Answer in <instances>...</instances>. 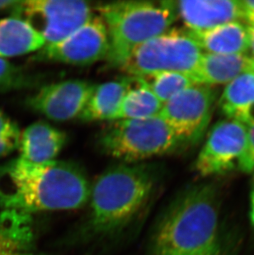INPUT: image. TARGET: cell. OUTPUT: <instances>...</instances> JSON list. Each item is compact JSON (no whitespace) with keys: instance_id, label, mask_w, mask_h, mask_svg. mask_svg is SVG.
<instances>
[{"instance_id":"6da1fadb","label":"cell","mask_w":254,"mask_h":255,"mask_svg":"<svg viewBox=\"0 0 254 255\" xmlns=\"http://www.w3.org/2000/svg\"><path fill=\"white\" fill-rule=\"evenodd\" d=\"M90 183L74 162L33 164L17 158L0 165V207L34 212L81 208L89 202Z\"/></svg>"},{"instance_id":"7a4b0ae2","label":"cell","mask_w":254,"mask_h":255,"mask_svg":"<svg viewBox=\"0 0 254 255\" xmlns=\"http://www.w3.org/2000/svg\"><path fill=\"white\" fill-rule=\"evenodd\" d=\"M158 181V172L149 164L108 168L90 187L84 236L103 241L125 233L148 212Z\"/></svg>"},{"instance_id":"3957f363","label":"cell","mask_w":254,"mask_h":255,"mask_svg":"<svg viewBox=\"0 0 254 255\" xmlns=\"http://www.w3.org/2000/svg\"><path fill=\"white\" fill-rule=\"evenodd\" d=\"M221 201L212 183L188 186L171 202L153 229V255H208L226 246Z\"/></svg>"},{"instance_id":"277c9868","label":"cell","mask_w":254,"mask_h":255,"mask_svg":"<svg viewBox=\"0 0 254 255\" xmlns=\"http://www.w3.org/2000/svg\"><path fill=\"white\" fill-rule=\"evenodd\" d=\"M109 39L106 60L118 67L129 52L164 33L178 17L173 1H121L97 7Z\"/></svg>"},{"instance_id":"5b68a950","label":"cell","mask_w":254,"mask_h":255,"mask_svg":"<svg viewBox=\"0 0 254 255\" xmlns=\"http://www.w3.org/2000/svg\"><path fill=\"white\" fill-rule=\"evenodd\" d=\"M101 151L125 164H137L178 149V138L160 118L113 121L99 138Z\"/></svg>"},{"instance_id":"8992f818","label":"cell","mask_w":254,"mask_h":255,"mask_svg":"<svg viewBox=\"0 0 254 255\" xmlns=\"http://www.w3.org/2000/svg\"><path fill=\"white\" fill-rule=\"evenodd\" d=\"M203 51L187 30L168 29L129 52L118 67L129 76L156 72H177L191 75Z\"/></svg>"},{"instance_id":"52a82bcc","label":"cell","mask_w":254,"mask_h":255,"mask_svg":"<svg viewBox=\"0 0 254 255\" xmlns=\"http://www.w3.org/2000/svg\"><path fill=\"white\" fill-rule=\"evenodd\" d=\"M12 12L26 21L45 45L59 42L94 17L90 5L80 0L18 1Z\"/></svg>"},{"instance_id":"ba28073f","label":"cell","mask_w":254,"mask_h":255,"mask_svg":"<svg viewBox=\"0 0 254 255\" xmlns=\"http://www.w3.org/2000/svg\"><path fill=\"white\" fill-rule=\"evenodd\" d=\"M216 99V91L211 86L192 85L163 104L159 116L181 145L196 144L209 125Z\"/></svg>"},{"instance_id":"9c48e42d","label":"cell","mask_w":254,"mask_h":255,"mask_svg":"<svg viewBox=\"0 0 254 255\" xmlns=\"http://www.w3.org/2000/svg\"><path fill=\"white\" fill-rule=\"evenodd\" d=\"M108 51L109 39L105 24L99 16H94L65 39L45 45L36 51L32 60L83 66L106 60Z\"/></svg>"},{"instance_id":"30bf717a","label":"cell","mask_w":254,"mask_h":255,"mask_svg":"<svg viewBox=\"0 0 254 255\" xmlns=\"http://www.w3.org/2000/svg\"><path fill=\"white\" fill-rule=\"evenodd\" d=\"M246 140L245 124L231 119L218 122L209 133L195 169L203 177L221 175L232 170L245 149Z\"/></svg>"},{"instance_id":"8fae6325","label":"cell","mask_w":254,"mask_h":255,"mask_svg":"<svg viewBox=\"0 0 254 255\" xmlns=\"http://www.w3.org/2000/svg\"><path fill=\"white\" fill-rule=\"evenodd\" d=\"M94 85L84 80H69L40 88L26 99L32 111L55 122L79 118L84 111Z\"/></svg>"},{"instance_id":"7c38bea8","label":"cell","mask_w":254,"mask_h":255,"mask_svg":"<svg viewBox=\"0 0 254 255\" xmlns=\"http://www.w3.org/2000/svg\"><path fill=\"white\" fill-rule=\"evenodd\" d=\"M176 12L190 31H203L243 19L237 0H184L175 2Z\"/></svg>"},{"instance_id":"4fadbf2b","label":"cell","mask_w":254,"mask_h":255,"mask_svg":"<svg viewBox=\"0 0 254 255\" xmlns=\"http://www.w3.org/2000/svg\"><path fill=\"white\" fill-rule=\"evenodd\" d=\"M66 140L64 131L50 123L39 121L27 127L21 134L18 158L33 164L55 160Z\"/></svg>"},{"instance_id":"5bb4252c","label":"cell","mask_w":254,"mask_h":255,"mask_svg":"<svg viewBox=\"0 0 254 255\" xmlns=\"http://www.w3.org/2000/svg\"><path fill=\"white\" fill-rule=\"evenodd\" d=\"M254 72V58L246 55L202 54L190 77L195 85L229 84L244 73Z\"/></svg>"},{"instance_id":"9a60e30c","label":"cell","mask_w":254,"mask_h":255,"mask_svg":"<svg viewBox=\"0 0 254 255\" xmlns=\"http://www.w3.org/2000/svg\"><path fill=\"white\" fill-rule=\"evenodd\" d=\"M34 238L31 215L2 210L0 213V255H37L32 251Z\"/></svg>"},{"instance_id":"2e32d148","label":"cell","mask_w":254,"mask_h":255,"mask_svg":"<svg viewBox=\"0 0 254 255\" xmlns=\"http://www.w3.org/2000/svg\"><path fill=\"white\" fill-rule=\"evenodd\" d=\"M202 51L217 55H245L249 51L247 27L230 22L203 31H190Z\"/></svg>"},{"instance_id":"e0dca14e","label":"cell","mask_w":254,"mask_h":255,"mask_svg":"<svg viewBox=\"0 0 254 255\" xmlns=\"http://www.w3.org/2000/svg\"><path fill=\"white\" fill-rule=\"evenodd\" d=\"M129 77L94 85L79 120L84 122L113 121L120 108L127 89Z\"/></svg>"},{"instance_id":"ac0fdd59","label":"cell","mask_w":254,"mask_h":255,"mask_svg":"<svg viewBox=\"0 0 254 255\" xmlns=\"http://www.w3.org/2000/svg\"><path fill=\"white\" fill-rule=\"evenodd\" d=\"M45 46L43 38L19 17L0 18V58L36 52Z\"/></svg>"},{"instance_id":"d6986e66","label":"cell","mask_w":254,"mask_h":255,"mask_svg":"<svg viewBox=\"0 0 254 255\" xmlns=\"http://www.w3.org/2000/svg\"><path fill=\"white\" fill-rule=\"evenodd\" d=\"M221 113L227 119L249 123L254 116V72L244 73L226 85L219 101Z\"/></svg>"},{"instance_id":"ffe728a7","label":"cell","mask_w":254,"mask_h":255,"mask_svg":"<svg viewBox=\"0 0 254 255\" xmlns=\"http://www.w3.org/2000/svg\"><path fill=\"white\" fill-rule=\"evenodd\" d=\"M128 77L129 86L113 121L140 120L159 115L163 104L151 89L141 78Z\"/></svg>"},{"instance_id":"44dd1931","label":"cell","mask_w":254,"mask_h":255,"mask_svg":"<svg viewBox=\"0 0 254 255\" xmlns=\"http://www.w3.org/2000/svg\"><path fill=\"white\" fill-rule=\"evenodd\" d=\"M138 77L144 80L163 104L185 89L195 85L189 75L181 73L163 71Z\"/></svg>"},{"instance_id":"7402d4cb","label":"cell","mask_w":254,"mask_h":255,"mask_svg":"<svg viewBox=\"0 0 254 255\" xmlns=\"http://www.w3.org/2000/svg\"><path fill=\"white\" fill-rule=\"evenodd\" d=\"M36 81L35 75L0 58V93L30 88L34 86Z\"/></svg>"},{"instance_id":"603a6c76","label":"cell","mask_w":254,"mask_h":255,"mask_svg":"<svg viewBox=\"0 0 254 255\" xmlns=\"http://www.w3.org/2000/svg\"><path fill=\"white\" fill-rule=\"evenodd\" d=\"M21 131L17 123L0 110V158L19 148Z\"/></svg>"},{"instance_id":"cb8c5ba5","label":"cell","mask_w":254,"mask_h":255,"mask_svg":"<svg viewBox=\"0 0 254 255\" xmlns=\"http://www.w3.org/2000/svg\"><path fill=\"white\" fill-rule=\"evenodd\" d=\"M247 129V140L245 149L238 159V169L244 173L254 171V117L245 124Z\"/></svg>"},{"instance_id":"d4e9b609","label":"cell","mask_w":254,"mask_h":255,"mask_svg":"<svg viewBox=\"0 0 254 255\" xmlns=\"http://www.w3.org/2000/svg\"><path fill=\"white\" fill-rule=\"evenodd\" d=\"M243 11V19L250 23V26L254 25V0H243L240 1Z\"/></svg>"},{"instance_id":"484cf974","label":"cell","mask_w":254,"mask_h":255,"mask_svg":"<svg viewBox=\"0 0 254 255\" xmlns=\"http://www.w3.org/2000/svg\"><path fill=\"white\" fill-rule=\"evenodd\" d=\"M249 36V50H251L254 58V25L247 27Z\"/></svg>"},{"instance_id":"4316f807","label":"cell","mask_w":254,"mask_h":255,"mask_svg":"<svg viewBox=\"0 0 254 255\" xmlns=\"http://www.w3.org/2000/svg\"><path fill=\"white\" fill-rule=\"evenodd\" d=\"M18 1H0V11L1 10L10 9L12 10L17 5Z\"/></svg>"},{"instance_id":"83f0119b","label":"cell","mask_w":254,"mask_h":255,"mask_svg":"<svg viewBox=\"0 0 254 255\" xmlns=\"http://www.w3.org/2000/svg\"><path fill=\"white\" fill-rule=\"evenodd\" d=\"M208 255H233L232 251H230V249L227 248V246H224L223 248L217 251L216 253L211 254Z\"/></svg>"},{"instance_id":"f1b7e54d","label":"cell","mask_w":254,"mask_h":255,"mask_svg":"<svg viewBox=\"0 0 254 255\" xmlns=\"http://www.w3.org/2000/svg\"><path fill=\"white\" fill-rule=\"evenodd\" d=\"M250 219L252 222L253 227H254V189L251 196V210H250Z\"/></svg>"}]
</instances>
